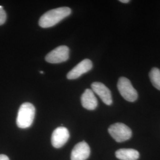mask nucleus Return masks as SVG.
<instances>
[{"label":"nucleus","mask_w":160,"mask_h":160,"mask_svg":"<svg viewBox=\"0 0 160 160\" xmlns=\"http://www.w3.org/2000/svg\"><path fill=\"white\" fill-rule=\"evenodd\" d=\"M71 13V10L67 7H59L45 12L39 21V24L42 28H49L59 23Z\"/></svg>","instance_id":"1"},{"label":"nucleus","mask_w":160,"mask_h":160,"mask_svg":"<svg viewBox=\"0 0 160 160\" xmlns=\"http://www.w3.org/2000/svg\"><path fill=\"white\" fill-rule=\"evenodd\" d=\"M35 108L32 103L26 102L20 106L17 114L16 123L18 128L26 129L31 126L35 116Z\"/></svg>","instance_id":"2"},{"label":"nucleus","mask_w":160,"mask_h":160,"mask_svg":"<svg viewBox=\"0 0 160 160\" xmlns=\"http://www.w3.org/2000/svg\"><path fill=\"white\" fill-rule=\"evenodd\" d=\"M108 131L112 137L118 142H122L132 137L131 129L122 123H116L109 127Z\"/></svg>","instance_id":"3"},{"label":"nucleus","mask_w":160,"mask_h":160,"mask_svg":"<svg viewBox=\"0 0 160 160\" xmlns=\"http://www.w3.org/2000/svg\"><path fill=\"white\" fill-rule=\"evenodd\" d=\"M118 88L120 95L127 101L133 102L137 100V92L129 79L125 77H120L118 82Z\"/></svg>","instance_id":"4"},{"label":"nucleus","mask_w":160,"mask_h":160,"mask_svg":"<svg viewBox=\"0 0 160 160\" xmlns=\"http://www.w3.org/2000/svg\"><path fill=\"white\" fill-rule=\"evenodd\" d=\"M69 54L68 47L64 45L58 46L46 55L45 59L49 63H62L68 59Z\"/></svg>","instance_id":"5"},{"label":"nucleus","mask_w":160,"mask_h":160,"mask_svg":"<svg viewBox=\"0 0 160 160\" xmlns=\"http://www.w3.org/2000/svg\"><path fill=\"white\" fill-rule=\"evenodd\" d=\"M69 138V132L67 128L63 126L58 127L53 132L51 142L53 147L59 148L67 143Z\"/></svg>","instance_id":"6"},{"label":"nucleus","mask_w":160,"mask_h":160,"mask_svg":"<svg viewBox=\"0 0 160 160\" xmlns=\"http://www.w3.org/2000/svg\"><path fill=\"white\" fill-rule=\"evenodd\" d=\"M92 68V63L88 59H85L78 63L67 74V77L69 80H75L90 71Z\"/></svg>","instance_id":"7"},{"label":"nucleus","mask_w":160,"mask_h":160,"mask_svg":"<svg viewBox=\"0 0 160 160\" xmlns=\"http://www.w3.org/2000/svg\"><path fill=\"white\" fill-rule=\"evenodd\" d=\"M92 92L96 93L103 101V103L107 105L112 104V97L111 92L104 84L100 82H94L92 84Z\"/></svg>","instance_id":"8"},{"label":"nucleus","mask_w":160,"mask_h":160,"mask_svg":"<svg viewBox=\"0 0 160 160\" xmlns=\"http://www.w3.org/2000/svg\"><path fill=\"white\" fill-rule=\"evenodd\" d=\"M90 154V148L88 143L82 141L77 143L72 149L71 155V160H86Z\"/></svg>","instance_id":"9"},{"label":"nucleus","mask_w":160,"mask_h":160,"mask_svg":"<svg viewBox=\"0 0 160 160\" xmlns=\"http://www.w3.org/2000/svg\"><path fill=\"white\" fill-rule=\"evenodd\" d=\"M81 102L82 107L89 110L96 109L98 105L97 98L91 89H86L81 96Z\"/></svg>","instance_id":"10"},{"label":"nucleus","mask_w":160,"mask_h":160,"mask_svg":"<svg viewBox=\"0 0 160 160\" xmlns=\"http://www.w3.org/2000/svg\"><path fill=\"white\" fill-rule=\"evenodd\" d=\"M115 154L120 160H137L139 157V152L133 149H120L116 151Z\"/></svg>","instance_id":"11"},{"label":"nucleus","mask_w":160,"mask_h":160,"mask_svg":"<svg viewBox=\"0 0 160 160\" xmlns=\"http://www.w3.org/2000/svg\"><path fill=\"white\" fill-rule=\"evenodd\" d=\"M149 78L155 88L160 90V70L157 68H153L149 72Z\"/></svg>","instance_id":"12"},{"label":"nucleus","mask_w":160,"mask_h":160,"mask_svg":"<svg viewBox=\"0 0 160 160\" xmlns=\"http://www.w3.org/2000/svg\"><path fill=\"white\" fill-rule=\"evenodd\" d=\"M7 19V14L5 10L3 9L2 6H0V26L2 25L6 22Z\"/></svg>","instance_id":"13"},{"label":"nucleus","mask_w":160,"mask_h":160,"mask_svg":"<svg viewBox=\"0 0 160 160\" xmlns=\"http://www.w3.org/2000/svg\"><path fill=\"white\" fill-rule=\"evenodd\" d=\"M0 160H10L9 158L4 154H0Z\"/></svg>","instance_id":"14"},{"label":"nucleus","mask_w":160,"mask_h":160,"mask_svg":"<svg viewBox=\"0 0 160 160\" xmlns=\"http://www.w3.org/2000/svg\"><path fill=\"white\" fill-rule=\"evenodd\" d=\"M119 1L122 3H128L130 2V1H129V0H120Z\"/></svg>","instance_id":"15"},{"label":"nucleus","mask_w":160,"mask_h":160,"mask_svg":"<svg viewBox=\"0 0 160 160\" xmlns=\"http://www.w3.org/2000/svg\"><path fill=\"white\" fill-rule=\"evenodd\" d=\"M40 73H41L42 74H44V72H43V71H40Z\"/></svg>","instance_id":"16"}]
</instances>
